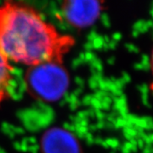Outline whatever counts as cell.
Masks as SVG:
<instances>
[{"instance_id": "1", "label": "cell", "mask_w": 153, "mask_h": 153, "mask_svg": "<svg viewBox=\"0 0 153 153\" xmlns=\"http://www.w3.org/2000/svg\"><path fill=\"white\" fill-rule=\"evenodd\" d=\"M73 44L72 37L60 33L27 4L4 0L0 5V53L10 62L62 63Z\"/></svg>"}, {"instance_id": "2", "label": "cell", "mask_w": 153, "mask_h": 153, "mask_svg": "<svg viewBox=\"0 0 153 153\" xmlns=\"http://www.w3.org/2000/svg\"><path fill=\"white\" fill-rule=\"evenodd\" d=\"M26 81L29 91L35 97L47 101L59 100L69 86L68 73L60 62L31 66Z\"/></svg>"}, {"instance_id": "3", "label": "cell", "mask_w": 153, "mask_h": 153, "mask_svg": "<svg viewBox=\"0 0 153 153\" xmlns=\"http://www.w3.org/2000/svg\"><path fill=\"white\" fill-rule=\"evenodd\" d=\"M101 11L100 0H62L61 13L67 23L85 28L97 21Z\"/></svg>"}, {"instance_id": "4", "label": "cell", "mask_w": 153, "mask_h": 153, "mask_svg": "<svg viewBox=\"0 0 153 153\" xmlns=\"http://www.w3.org/2000/svg\"><path fill=\"white\" fill-rule=\"evenodd\" d=\"M44 153H81L76 140L69 132L53 128L42 138Z\"/></svg>"}, {"instance_id": "5", "label": "cell", "mask_w": 153, "mask_h": 153, "mask_svg": "<svg viewBox=\"0 0 153 153\" xmlns=\"http://www.w3.org/2000/svg\"><path fill=\"white\" fill-rule=\"evenodd\" d=\"M12 72L10 62L0 53V105L10 96Z\"/></svg>"}]
</instances>
